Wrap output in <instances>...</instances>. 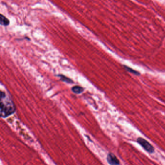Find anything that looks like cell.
Returning <instances> with one entry per match:
<instances>
[{
	"instance_id": "6da1fadb",
	"label": "cell",
	"mask_w": 165,
	"mask_h": 165,
	"mask_svg": "<svg viewBox=\"0 0 165 165\" xmlns=\"http://www.w3.org/2000/svg\"><path fill=\"white\" fill-rule=\"evenodd\" d=\"M15 105L10 96L4 91L1 92V116L6 118L15 112Z\"/></svg>"
},
{
	"instance_id": "7a4b0ae2",
	"label": "cell",
	"mask_w": 165,
	"mask_h": 165,
	"mask_svg": "<svg viewBox=\"0 0 165 165\" xmlns=\"http://www.w3.org/2000/svg\"><path fill=\"white\" fill-rule=\"evenodd\" d=\"M137 142L148 153L152 154L154 152V147L148 141L143 138H138L137 139Z\"/></svg>"
},
{
	"instance_id": "3957f363",
	"label": "cell",
	"mask_w": 165,
	"mask_h": 165,
	"mask_svg": "<svg viewBox=\"0 0 165 165\" xmlns=\"http://www.w3.org/2000/svg\"><path fill=\"white\" fill-rule=\"evenodd\" d=\"M107 162L110 165H119L120 161L113 154L110 153L107 156Z\"/></svg>"
},
{
	"instance_id": "277c9868",
	"label": "cell",
	"mask_w": 165,
	"mask_h": 165,
	"mask_svg": "<svg viewBox=\"0 0 165 165\" xmlns=\"http://www.w3.org/2000/svg\"><path fill=\"white\" fill-rule=\"evenodd\" d=\"M0 24L4 26H7L9 25L10 21L6 16L1 14L0 16Z\"/></svg>"
},
{
	"instance_id": "5b68a950",
	"label": "cell",
	"mask_w": 165,
	"mask_h": 165,
	"mask_svg": "<svg viewBox=\"0 0 165 165\" xmlns=\"http://www.w3.org/2000/svg\"><path fill=\"white\" fill-rule=\"evenodd\" d=\"M84 88L80 87L78 86H75L72 88V91L74 93L76 94H80L84 91Z\"/></svg>"
},
{
	"instance_id": "8992f818",
	"label": "cell",
	"mask_w": 165,
	"mask_h": 165,
	"mask_svg": "<svg viewBox=\"0 0 165 165\" xmlns=\"http://www.w3.org/2000/svg\"><path fill=\"white\" fill-rule=\"evenodd\" d=\"M59 77H60L61 80H62V81H64L65 82L68 83H73V81H72L71 79L65 77V76H63V75H59Z\"/></svg>"
},
{
	"instance_id": "52a82bcc",
	"label": "cell",
	"mask_w": 165,
	"mask_h": 165,
	"mask_svg": "<svg viewBox=\"0 0 165 165\" xmlns=\"http://www.w3.org/2000/svg\"><path fill=\"white\" fill-rule=\"evenodd\" d=\"M125 69L127 71L129 72L130 73H133L134 74L136 75H140V73L139 72L136 71L133 69H131V68H128L127 66H124Z\"/></svg>"
}]
</instances>
